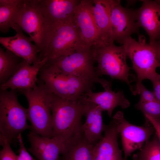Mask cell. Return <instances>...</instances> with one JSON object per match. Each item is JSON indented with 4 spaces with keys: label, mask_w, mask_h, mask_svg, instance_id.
Wrapping results in <instances>:
<instances>
[{
    "label": "cell",
    "mask_w": 160,
    "mask_h": 160,
    "mask_svg": "<svg viewBox=\"0 0 160 160\" xmlns=\"http://www.w3.org/2000/svg\"><path fill=\"white\" fill-rule=\"evenodd\" d=\"M86 102L84 94L78 99L68 100L52 93L50 104L52 137L68 144L81 134V120Z\"/></svg>",
    "instance_id": "1"
},
{
    "label": "cell",
    "mask_w": 160,
    "mask_h": 160,
    "mask_svg": "<svg viewBox=\"0 0 160 160\" xmlns=\"http://www.w3.org/2000/svg\"><path fill=\"white\" fill-rule=\"evenodd\" d=\"M17 90L0 91V144L17 140L19 134L31 127L27 123V109L18 102Z\"/></svg>",
    "instance_id": "2"
},
{
    "label": "cell",
    "mask_w": 160,
    "mask_h": 160,
    "mask_svg": "<svg viewBox=\"0 0 160 160\" xmlns=\"http://www.w3.org/2000/svg\"><path fill=\"white\" fill-rule=\"evenodd\" d=\"M18 91L23 94L28 100L27 119L31 124L32 130L41 136L52 137L50 104L52 93L40 79L35 88Z\"/></svg>",
    "instance_id": "3"
},
{
    "label": "cell",
    "mask_w": 160,
    "mask_h": 160,
    "mask_svg": "<svg viewBox=\"0 0 160 160\" xmlns=\"http://www.w3.org/2000/svg\"><path fill=\"white\" fill-rule=\"evenodd\" d=\"M39 79L52 93L68 100L79 99L92 90L95 83L62 72L54 64L47 61L41 69Z\"/></svg>",
    "instance_id": "4"
},
{
    "label": "cell",
    "mask_w": 160,
    "mask_h": 160,
    "mask_svg": "<svg viewBox=\"0 0 160 160\" xmlns=\"http://www.w3.org/2000/svg\"><path fill=\"white\" fill-rule=\"evenodd\" d=\"M92 49L97 64L95 67L97 75L99 77L107 75L113 79L124 82L135 95L134 87L129 80L132 75L129 73L130 68L127 63V57L123 45L118 46L113 43L97 46Z\"/></svg>",
    "instance_id": "5"
},
{
    "label": "cell",
    "mask_w": 160,
    "mask_h": 160,
    "mask_svg": "<svg viewBox=\"0 0 160 160\" xmlns=\"http://www.w3.org/2000/svg\"><path fill=\"white\" fill-rule=\"evenodd\" d=\"M88 48H91L83 40L73 17L56 28L48 38L40 57L41 60L44 59L51 60Z\"/></svg>",
    "instance_id": "6"
},
{
    "label": "cell",
    "mask_w": 160,
    "mask_h": 160,
    "mask_svg": "<svg viewBox=\"0 0 160 160\" xmlns=\"http://www.w3.org/2000/svg\"><path fill=\"white\" fill-rule=\"evenodd\" d=\"M139 38L137 41L130 37L122 45L127 57L132 62V69L137 74L135 95L137 94L139 85L143 80L148 79L151 81L157 74L156 69L159 62L156 58L153 44L146 43L142 36Z\"/></svg>",
    "instance_id": "7"
},
{
    "label": "cell",
    "mask_w": 160,
    "mask_h": 160,
    "mask_svg": "<svg viewBox=\"0 0 160 160\" xmlns=\"http://www.w3.org/2000/svg\"><path fill=\"white\" fill-rule=\"evenodd\" d=\"M48 61L64 73L94 83H99L105 90L111 88L108 81L100 78L97 74L92 48L82 49L68 55Z\"/></svg>",
    "instance_id": "8"
},
{
    "label": "cell",
    "mask_w": 160,
    "mask_h": 160,
    "mask_svg": "<svg viewBox=\"0 0 160 160\" xmlns=\"http://www.w3.org/2000/svg\"><path fill=\"white\" fill-rule=\"evenodd\" d=\"M12 23V25H17L29 35L40 54L43 48L44 28L38 0H23L14 15Z\"/></svg>",
    "instance_id": "9"
},
{
    "label": "cell",
    "mask_w": 160,
    "mask_h": 160,
    "mask_svg": "<svg viewBox=\"0 0 160 160\" xmlns=\"http://www.w3.org/2000/svg\"><path fill=\"white\" fill-rule=\"evenodd\" d=\"M112 120L116 124L121 136L124 160H127L135 151L140 150L155 132L154 127L148 119H145L143 126L134 125L125 119L123 113L121 111L116 113Z\"/></svg>",
    "instance_id": "10"
},
{
    "label": "cell",
    "mask_w": 160,
    "mask_h": 160,
    "mask_svg": "<svg viewBox=\"0 0 160 160\" xmlns=\"http://www.w3.org/2000/svg\"><path fill=\"white\" fill-rule=\"evenodd\" d=\"M79 0H38L44 28L45 41L59 25L71 19Z\"/></svg>",
    "instance_id": "11"
},
{
    "label": "cell",
    "mask_w": 160,
    "mask_h": 160,
    "mask_svg": "<svg viewBox=\"0 0 160 160\" xmlns=\"http://www.w3.org/2000/svg\"><path fill=\"white\" fill-rule=\"evenodd\" d=\"M110 17L115 41L122 45L132 34L140 36L134 10L123 7L120 0H111Z\"/></svg>",
    "instance_id": "12"
},
{
    "label": "cell",
    "mask_w": 160,
    "mask_h": 160,
    "mask_svg": "<svg viewBox=\"0 0 160 160\" xmlns=\"http://www.w3.org/2000/svg\"><path fill=\"white\" fill-rule=\"evenodd\" d=\"M93 7V0H80L74 14V21L81 38L86 45L91 48L99 45Z\"/></svg>",
    "instance_id": "13"
},
{
    "label": "cell",
    "mask_w": 160,
    "mask_h": 160,
    "mask_svg": "<svg viewBox=\"0 0 160 160\" xmlns=\"http://www.w3.org/2000/svg\"><path fill=\"white\" fill-rule=\"evenodd\" d=\"M12 28L16 32L13 36L0 37V43L6 49L9 50L31 64L41 60L39 56V49L31 41L30 37L25 36L17 25L14 24Z\"/></svg>",
    "instance_id": "14"
},
{
    "label": "cell",
    "mask_w": 160,
    "mask_h": 160,
    "mask_svg": "<svg viewBox=\"0 0 160 160\" xmlns=\"http://www.w3.org/2000/svg\"><path fill=\"white\" fill-rule=\"evenodd\" d=\"M30 146L28 151L37 160H59L68 144L55 137L41 136L33 130L27 135Z\"/></svg>",
    "instance_id": "15"
},
{
    "label": "cell",
    "mask_w": 160,
    "mask_h": 160,
    "mask_svg": "<svg viewBox=\"0 0 160 160\" xmlns=\"http://www.w3.org/2000/svg\"><path fill=\"white\" fill-rule=\"evenodd\" d=\"M141 6L134 10L136 20L139 28H143L153 44L160 34V4L156 0H140Z\"/></svg>",
    "instance_id": "16"
},
{
    "label": "cell",
    "mask_w": 160,
    "mask_h": 160,
    "mask_svg": "<svg viewBox=\"0 0 160 160\" xmlns=\"http://www.w3.org/2000/svg\"><path fill=\"white\" fill-rule=\"evenodd\" d=\"M47 60V59H44L31 65L28 61L22 59L18 70L7 81L0 85V89L19 91L35 88L38 80L37 75Z\"/></svg>",
    "instance_id": "17"
},
{
    "label": "cell",
    "mask_w": 160,
    "mask_h": 160,
    "mask_svg": "<svg viewBox=\"0 0 160 160\" xmlns=\"http://www.w3.org/2000/svg\"><path fill=\"white\" fill-rule=\"evenodd\" d=\"M104 136L94 145L93 160H124L118 141L119 134L115 123L112 120L105 125Z\"/></svg>",
    "instance_id": "18"
},
{
    "label": "cell",
    "mask_w": 160,
    "mask_h": 160,
    "mask_svg": "<svg viewBox=\"0 0 160 160\" xmlns=\"http://www.w3.org/2000/svg\"><path fill=\"white\" fill-rule=\"evenodd\" d=\"M93 12L98 31L99 45L114 43L110 17L111 0H93Z\"/></svg>",
    "instance_id": "19"
},
{
    "label": "cell",
    "mask_w": 160,
    "mask_h": 160,
    "mask_svg": "<svg viewBox=\"0 0 160 160\" xmlns=\"http://www.w3.org/2000/svg\"><path fill=\"white\" fill-rule=\"evenodd\" d=\"M102 112L97 105L86 100L84 113L86 121L81 126V130L85 137L91 143L95 144L103 137L102 133L105 125L103 122Z\"/></svg>",
    "instance_id": "20"
},
{
    "label": "cell",
    "mask_w": 160,
    "mask_h": 160,
    "mask_svg": "<svg viewBox=\"0 0 160 160\" xmlns=\"http://www.w3.org/2000/svg\"><path fill=\"white\" fill-rule=\"evenodd\" d=\"M86 100L97 105L102 111H106L108 116L111 117L114 109L120 106L125 109L129 107L130 103L125 97L123 92L113 91L111 88L105 91L94 92L92 90L85 94Z\"/></svg>",
    "instance_id": "21"
},
{
    "label": "cell",
    "mask_w": 160,
    "mask_h": 160,
    "mask_svg": "<svg viewBox=\"0 0 160 160\" xmlns=\"http://www.w3.org/2000/svg\"><path fill=\"white\" fill-rule=\"evenodd\" d=\"M94 145L89 143L82 133L67 146L59 160H93Z\"/></svg>",
    "instance_id": "22"
},
{
    "label": "cell",
    "mask_w": 160,
    "mask_h": 160,
    "mask_svg": "<svg viewBox=\"0 0 160 160\" xmlns=\"http://www.w3.org/2000/svg\"><path fill=\"white\" fill-rule=\"evenodd\" d=\"M23 58L10 51L0 48V84L5 83L17 71Z\"/></svg>",
    "instance_id": "23"
},
{
    "label": "cell",
    "mask_w": 160,
    "mask_h": 160,
    "mask_svg": "<svg viewBox=\"0 0 160 160\" xmlns=\"http://www.w3.org/2000/svg\"><path fill=\"white\" fill-rule=\"evenodd\" d=\"M133 160H160V145L156 134L139 151L134 154Z\"/></svg>",
    "instance_id": "24"
},
{
    "label": "cell",
    "mask_w": 160,
    "mask_h": 160,
    "mask_svg": "<svg viewBox=\"0 0 160 160\" xmlns=\"http://www.w3.org/2000/svg\"><path fill=\"white\" fill-rule=\"evenodd\" d=\"M19 5L17 6L0 5V31L1 32L6 33L9 31L10 28H12L13 17Z\"/></svg>",
    "instance_id": "25"
},
{
    "label": "cell",
    "mask_w": 160,
    "mask_h": 160,
    "mask_svg": "<svg viewBox=\"0 0 160 160\" xmlns=\"http://www.w3.org/2000/svg\"><path fill=\"white\" fill-rule=\"evenodd\" d=\"M135 107L145 115L160 120V103L157 100L148 102L139 101Z\"/></svg>",
    "instance_id": "26"
},
{
    "label": "cell",
    "mask_w": 160,
    "mask_h": 160,
    "mask_svg": "<svg viewBox=\"0 0 160 160\" xmlns=\"http://www.w3.org/2000/svg\"><path fill=\"white\" fill-rule=\"evenodd\" d=\"M0 145L2 148L0 151V160H18V155L12 150L10 143L5 141Z\"/></svg>",
    "instance_id": "27"
},
{
    "label": "cell",
    "mask_w": 160,
    "mask_h": 160,
    "mask_svg": "<svg viewBox=\"0 0 160 160\" xmlns=\"http://www.w3.org/2000/svg\"><path fill=\"white\" fill-rule=\"evenodd\" d=\"M137 94L140 95V99L139 101L148 102L157 100L153 91L151 92L148 90L142 83L139 85Z\"/></svg>",
    "instance_id": "28"
},
{
    "label": "cell",
    "mask_w": 160,
    "mask_h": 160,
    "mask_svg": "<svg viewBox=\"0 0 160 160\" xmlns=\"http://www.w3.org/2000/svg\"><path fill=\"white\" fill-rule=\"evenodd\" d=\"M17 140L19 145L18 160H36L30 155L27 150L25 146L21 134L18 136Z\"/></svg>",
    "instance_id": "29"
},
{
    "label": "cell",
    "mask_w": 160,
    "mask_h": 160,
    "mask_svg": "<svg viewBox=\"0 0 160 160\" xmlns=\"http://www.w3.org/2000/svg\"><path fill=\"white\" fill-rule=\"evenodd\" d=\"M151 81L154 89L153 92L156 100L160 103V74L157 73Z\"/></svg>",
    "instance_id": "30"
},
{
    "label": "cell",
    "mask_w": 160,
    "mask_h": 160,
    "mask_svg": "<svg viewBox=\"0 0 160 160\" xmlns=\"http://www.w3.org/2000/svg\"><path fill=\"white\" fill-rule=\"evenodd\" d=\"M144 116L145 119H148L154 127L160 145V120L148 115H145Z\"/></svg>",
    "instance_id": "31"
},
{
    "label": "cell",
    "mask_w": 160,
    "mask_h": 160,
    "mask_svg": "<svg viewBox=\"0 0 160 160\" xmlns=\"http://www.w3.org/2000/svg\"><path fill=\"white\" fill-rule=\"evenodd\" d=\"M23 0H0V5L17 6L21 4Z\"/></svg>",
    "instance_id": "32"
},
{
    "label": "cell",
    "mask_w": 160,
    "mask_h": 160,
    "mask_svg": "<svg viewBox=\"0 0 160 160\" xmlns=\"http://www.w3.org/2000/svg\"><path fill=\"white\" fill-rule=\"evenodd\" d=\"M153 44L155 48L156 59L160 62V41L157 40Z\"/></svg>",
    "instance_id": "33"
},
{
    "label": "cell",
    "mask_w": 160,
    "mask_h": 160,
    "mask_svg": "<svg viewBox=\"0 0 160 160\" xmlns=\"http://www.w3.org/2000/svg\"><path fill=\"white\" fill-rule=\"evenodd\" d=\"M157 40H159V41H160V35H159V37H158V39H157ZM157 40H156V41H157Z\"/></svg>",
    "instance_id": "34"
},
{
    "label": "cell",
    "mask_w": 160,
    "mask_h": 160,
    "mask_svg": "<svg viewBox=\"0 0 160 160\" xmlns=\"http://www.w3.org/2000/svg\"><path fill=\"white\" fill-rule=\"evenodd\" d=\"M160 4V0H156Z\"/></svg>",
    "instance_id": "35"
},
{
    "label": "cell",
    "mask_w": 160,
    "mask_h": 160,
    "mask_svg": "<svg viewBox=\"0 0 160 160\" xmlns=\"http://www.w3.org/2000/svg\"><path fill=\"white\" fill-rule=\"evenodd\" d=\"M159 67H160V62H159Z\"/></svg>",
    "instance_id": "36"
}]
</instances>
